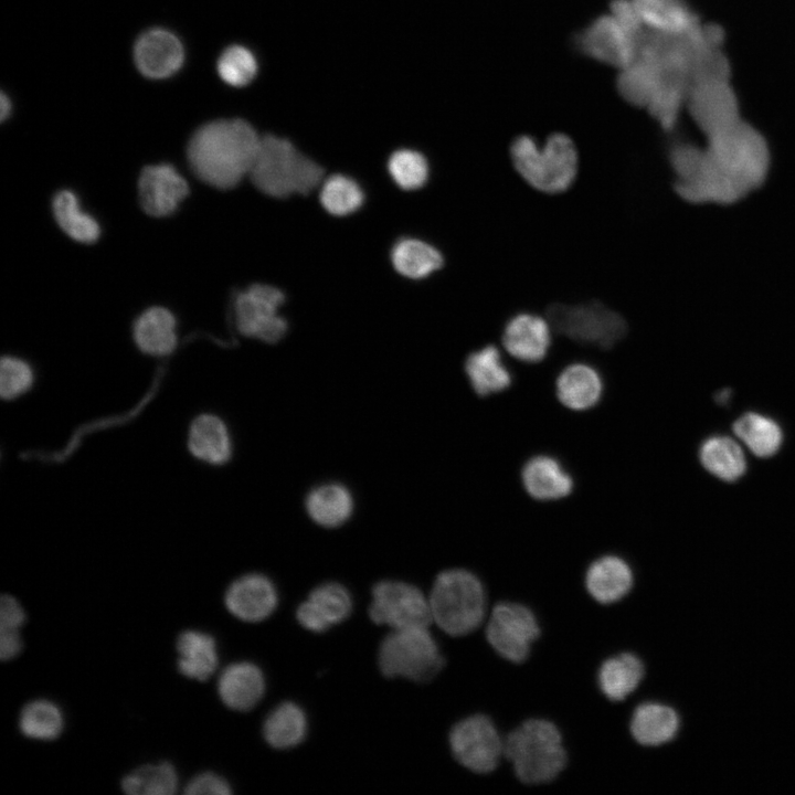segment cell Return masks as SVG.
I'll use <instances>...</instances> for the list:
<instances>
[{"label":"cell","instance_id":"c3c4849f","mask_svg":"<svg viewBox=\"0 0 795 795\" xmlns=\"http://www.w3.org/2000/svg\"><path fill=\"white\" fill-rule=\"evenodd\" d=\"M22 647L19 632L0 630V658L9 660L15 657Z\"/></svg>","mask_w":795,"mask_h":795},{"label":"cell","instance_id":"ee69618b","mask_svg":"<svg viewBox=\"0 0 795 795\" xmlns=\"http://www.w3.org/2000/svg\"><path fill=\"white\" fill-rule=\"evenodd\" d=\"M32 367L18 357L6 356L0 362V395L11 401L24 395L34 384Z\"/></svg>","mask_w":795,"mask_h":795},{"label":"cell","instance_id":"d6a6232c","mask_svg":"<svg viewBox=\"0 0 795 795\" xmlns=\"http://www.w3.org/2000/svg\"><path fill=\"white\" fill-rule=\"evenodd\" d=\"M307 733L304 710L292 701L274 708L263 724L265 741L274 749L286 750L299 744Z\"/></svg>","mask_w":795,"mask_h":795},{"label":"cell","instance_id":"7c38bea8","mask_svg":"<svg viewBox=\"0 0 795 795\" xmlns=\"http://www.w3.org/2000/svg\"><path fill=\"white\" fill-rule=\"evenodd\" d=\"M285 296L274 286L254 284L241 292L234 303L239 332L267 343L279 341L287 331V322L278 312Z\"/></svg>","mask_w":795,"mask_h":795},{"label":"cell","instance_id":"1f68e13d","mask_svg":"<svg viewBox=\"0 0 795 795\" xmlns=\"http://www.w3.org/2000/svg\"><path fill=\"white\" fill-rule=\"evenodd\" d=\"M690 78L681 74L660 73L658 86L646 109L665 130H671L686 108Z\"/></svg>","mask_w":795,"mask_h":795},{"label":"cell","instance_id":"7dc6e473","mask_svg":"<svg viewBox=\"0 0 795 795\" xmlns=\"http://www.w3.org/2000/svg\"><path fill=\"white\" fill-rule=\"evenodd\" d=\"M24 621L20 603L13 596L3 594L0 600V630L19 632Z\"/></svg>","mask_w":795,"mask_h":795},{"label":"cell","instance_id":"ab89813d","mask_svg":"<svg viewBox=\"0 0 795 795\" xmlns=\"http://www.w3.org/2000/svg\"><path fill=\"white\" fill-rule=\"evenodd\" d=\"M22 734L36 740H54L63 729V716L53 702L39 699L25 704L20 713Z\"/></svg>","mask_w":795,"mask_h":795},{"label":"cell","instance_id":"484cf974","mask_svg":"<svg viewBox=\"0 0 795 795\" xmlns=\"http://www.w3.org/2000/svg\"><path fill=\"white\" fill-rule=\"evenodd\" d=\"M645 30L683 35L701 21L686 0H633Z\"/></svg>","mask_w":795,"mask_h":795},{"label":"cell","instance_id":"7a4b0ae2","mask_svg":"<svg viewBox=\"0 0 795 795\" xmlns=\"http://www.w3.org/2000/svg\"><path fill=\"white\" fill-rule=\"evenodd\" d=\"M261 139L243 119L210 121L201 126L188 144L190 167L205 183L231 189L250 174Z\"/></svg>","mask_w":795,"mask_h":795},{"label":"cell","instance_id":"7bdbcfd3","mask_svg":"<svg viewBox=\"0 0 795 795\" xmlns=\"http://www.w3.org/2000/svg\"><path fill=\"white\" fill-rule=\"evenodd\" d=\"M389 172L395 183L404 190H415L424 186L428 177L425 157L410 149L395 151L389 159Z\"/></svg>","mask_w":795,"mask_h":795},{"label":"cell","instance_id":"83f0119b","mask_svg":"<svg viewBox=\"0 0 795 795\" xmlns=\"http://www.w3.org/2000/svg\"><path fill=\"white\" fill-rule=\"evenodd\" d=\"M465 373L476 394L488 396L505 391L512 377L497 347L485 346L468 354Z\"/></svg>","mask_w":795,"mask_h":795},{"label":"cell","instance_id":"f6af8a7d","mask_svg":"<svg viewBox=\"0 0 795 795\" xmlns=\"http://www.w3.org/2000/svg\"><path fill=\"white\" fill-rule=\"evenodd\" d=\"M628 33L639 39L645 26L633 0H611L608 12Z\"/></svg>","mask_w":795,"mask_h":795},{"label":"cell","instance_id":"681fc988","mask_svg":"<svg viewBox=\"0 0 795 795\" xmlns=\"http://www.w3.org/2000/svg\"><path fill=\"white\" fill-rule=\"evenodd\" d=\"M12 104L8 95H6L3 92L1 93L0 97V117L1 120H4L8 118L11 114Z\"/></svg>","mask_w":795,"mask_h":795},{"label":"cell","instance_id":"9c48e42d","mask_svg":"<svg viewBox=\"0 0 795 795\" xmlns=\"http://www.w3.org/2000/svg\"><path fill=\"white\" fill-rule=\"evenodd\" d=\"M447 742L454 761L473 774L489 775L504 762L505 734L487 713L462 717L451 727Z\"/></svg>","mask_w":795,"mask_h":795},{"label":"cell","instance_id":"7402d4cb","mask_svg":"<svg viewBox=\"0 0 795 795\" xmlns=\"http://www.w3.org/2000/svg\"><path fill=\"white\" fill-rule=\"evenodd\" d=\"M551 324L531 312L512 316L502 332L506 350L516 359L534 363L545 358L551 344Z\"/></svg>","mask_w":795,"mask_h":795},{"label":"cell","instance_id":"ba28073f","mask_svg":"<svg viewBox=\"0 0 795 795\" xmlns=\"http://www.w3.org/2000/svg\"><path fill=\"white\" fill-rule=\"evenodd\" d=\"M481 630L497 656L517 665L528 660L542 634L537 613L516 600L495 602Z\"/></svg>","mask_w":795,"mask_h":795},{"label":"cell","instance_id":"74e56055","mask_svg":"<svg viewBox=\"0 0 795 795\" xmlns=\"http://www.w3.org/2000/svg\"><path fill=\"white\" fill-rule=\"evenodd\" d=\"M53 211L57 224L71 239L82 243H93L98 239L97 222L80 209L73 192H59L53 200Z\"/></svg>","mask_w":795,"mask_h":795},{"label":"cell","instance_id":"8fae6325","mask_svg":"<svg viewBox=\"0 0 795 795\" xmlns=\"http://www.w3.org/2000/svg\"><path fill=\"white\" fill-rule=\"evenodd\" d=\"M369 616L377 625L392 629L430 626L432 615L428 597L413 584L385 580L372 587Z\"/></svg>","mask_w":795,"mask_h":795},{"label":"cell","instance_id":"d590c367","mask_svg":"<svg viewBox=\"0 0 795 795\" xmlns=\"http://www.w3.org/2000/svg\"><path fill=\"white\" fill-rule=\"evenodd\" d=\"M394 268L403 276L418 279L443 266V256L434 246L415 239L399 241L391 253Z\"/></svg>","mask_w":795,"mask_h":795},{"label":"cell","instance_id":"836d02e7","mask_svg":"<svg viewBox=\"0 0 795 795\" xmlns=\"http://www.w3.org/2000/svg\"><path fill=\"white\" fill-rule=\"evenodd\" d=\"M660 80L657 65L642 56H637L627 66L618 70L616 88L619 96L628 104L646 108Z\"/></svg>","mask_w":795,"mask_h":795},{"label":"cell","instance_id":"cb8c5ba5","mask_svg":"<svg viewBox=\"0 0 795 795\" xmlns=\"http://www.w3.org/2000/svg\"><path fill=\"white\" fill-rule=\"evenodd\" d=\"M265 678L262 670L248 661L229 665L218 680L222 702L236 711H248L262 699Z\"/></svg>","mask_w":795,"mask_h":795},{"label":"cell","instance_id":"4316f807","mask_svg":"<svg viewBox=\"0 0 795 795\" xmlns=\"http://www.w3.org/2000/svg\"><path fill=\"white\" fill-rule=\"evenodd\" d=\"M603 381L592 365L572 363L564 368L556 379V395L560 402L573 410L585 411L598 403Z\"/></svg>","mask_w":795,"mask_h":795},{"label":"cell","instance_id":"5bb4252c","mask_svg":"<svg viewBox=\"0 0 795 795\" xmlns=\"http://www.w3.org/2000/svg\"><path fill=\"white\" fill-rule=\"evenodd\" d=\"M575 46L585 56L621 70L637 57L638 39L606 13L594 18L576 34Z\"/></svg>","mask_w":795,"mask_h":795},{"label":"cell","instance_id":"ac0fdd59","mask_svg":"<svg viewBox=\"0 0 795 795\" xmlns=\"http://www.w3.org/2000/svg\"><path fill=\"white\" fill-rule=\"evenodd\" d=\"M352 611L349 591L336 582L316 586L296 610L300 626L312 633H322L343 622Z\"/></svg>","mask_w":795,"mask_h":795},{"label":"cell","instance_id":"277c9868","mask_svg":"<svg viewBox=\"0 0 795 795\" xmlns=\"http://www.w3.org/2000/svg\"><path fill=\"white\" fill-rule=\"evenodd\" d=\"M427 597L432 622L454 638L468 637L480 630L490 610L483 579L465 568L439 572Z\"/></svg>","mask_w":795,"mask_h":795},{"label":"cell","instance_id":"b9f144b4","mask_svg":"<svg viewBox=\"0 0 795 795\" xmlns=\"http://www.w3.org/2000/svg\"><path fill=\"white\" fill-rule=\"evenodd\" d=\"M219 76L226 84L241 87L256 75L257 62L254 54L242 45H231L220 55L216 63Z\"/></svg>","mask_w":795,"mask_h":795},{"label":"cell","instance_id":"e575fe53","mask_svg":"<svg viewBox=\"0 0 795 795\" xmlns=\"http://www.w3.org/2000/svg\"><path fill=\"white\" fill-rule=\"evenodd\" d=\"M703 467L725 481L739 479L746 469L741 447L728 436H712L706 439L699 452Z\"/></svg>","mask_w":795,"mask_h":795},{"label":"cell","instance_id":"8d00e7d4","mask_svg":"<svg viewBox=\"0 0 795 795\" xmlns=\"http://www.w3.org/2000/svg\"><path fill=\"white\" fill-rule=\"evenodd\" d=\"M735 435L759 457L775 454L783 441L782 430L772 418L759 413H745L733 424Z\"/></svg>","mask_w":795,"mask_h":795},{"label":"cell","instance_id":"44dd1931","mask_svg":"<svg viewBox=\"0 0 795 795\" xmlns=\"http://www.w3.org/2000/svg\"><path fill=\"white\" fill-rule=\"evenodd\" d=\"M680 728L677 711L662 702L644 700L635 703L628 718V732L643 749L662 746L675 739Z\"/></svg>","mask_w":795,"mask_h":795},{"label":"cell","instance_id":"5b68a950","mask_svg":"<svg viewBox=\"0 0 795 795\" xmlns=\"http://www.w3.org/2000/svg\"><path fill=\"white\" fill-rule=\"evenodd\" d=\"M248 176L264 194L284 199L310 193L324 181V169L290 141L267 135L261 139Z\"/></svg>","mask_w":795,"mask_h":795},{"label":"cell","instance_id":"8992f818","mask_svg":"<svg viewBox=\"0 0 795 795\" xmlns=\"http://www.w3.org/2000/svg\"><path fill=\"white\" fill-rule=\"evenodd\" d=\"M512 165L528 184L544 193H560L574 182L579 156L574 141L563 132L551 134L543 145L520 135L510 147Z\"/></svg>","mask_w":795,"mask_h":795},{"label":"cell","instance_id":"60d3db41","mask_svg":"<svg viewBox=\"0 0 795 795\" xmlns=\"http://www.w3.org/2000/svg\"><path fill=\"white\" fill-rule=\"evenodd\" d=\"M320 202L333 215L343 216L357 211L363 202L360 186L343 174H332L321 182Z\"/></svg>","mask_w":795,"mask_h":795},{"label":"cell","instance_id":"2e32d148","mask_svg":"<svg viewBox=\"0 0 795 795\" xmlns=\"http://www.w3.org/2000/svg\"><path fill=\"white\" fill-rule=\"evenodd\" d=\"M636 577L629 562L615 553L593 559L584 570L583 585L597 604L610 606L625 600L634 590Z\"/></svg>","mask_w":795,"mask_h":795},{"label":"cell","instance_id":"4fadbf2b","mask_svg":"<svg viewBox=\"0 0 795 795\" xmlns=\"http://www.w3.org/2000/svg\"><path fill=\"white\" fill-rule=\"evenodd\" d=\"M685 109L706 138L742 119L739 98L730 80L690 83Z\"/></svg>","mask_w":795,"mask_h":795},{"label":"cell","instance_id":"d6986e66","mask_svg":"<svg viewBox=\"0 0 795 795\" xmlns=\"http://www.w3.org/2000/svg\"><path fill=\"white\" fill-rule=\"evenodd\" d=\"M138 189L144 211L157 218L171 214L189 193L187 181L167 163L146 167Z\"/></svg>","mask_w":795,"mask_h":795},{"label":"cell","instance_id":"e0dca14e","mask_svg":"<svg viewBox=\"0 0 795 795\" xmlns=\"http://www.w3.org/2000/svg\"><path fill=\"white\" fill-rule=\"evenodd\" d=\"M224 603L236 618L256 623L275 611L278 595L275 585L266 575L250 573L231 583L225 592Z\"/></svg>","mask_w":795,"mask_h":795},{"label":"cell","instance_id":"6da1fadb","mask_svg":"<svg viewBox=\"0 0 795 795\" xmlns=\"http://www.w3.org/2000/svg\"><path fill=\"white\" fill-rule=\"evenodd\" d=\"M675 190L690 203L731 204L762 186L770 169L765 137L750 123L707 137L704 146L679 142L669 152Z\"/></svg>","mask_w":795,"mask_h":795},{"label":"cell","instance_id":"4dcf8cb0","mask_svg":"<svg viewBox=\"0 0 795 795\" xmlns=\"http://www.w3.org/2000/svg\"><path fill=\"white\" fill-rule=\"evenodd\" d=\"M350 490L338 483H328L312 488L306 497L305 507L312 521L326 528L344 523L353 511Z\"/></svg>","mask_w":795,"mask_h":795},{"label":"cell","instance_id":"f1b7e54d","mask_svg":"<svg viewBox=\"0 0 795 795\" xmlns=\"http://www.w3.org/2000/svg\"><path fill=\"white\" fill-rule=\"evenodd\" d=\"M134 340L146 354L163 357L171 353L177 346L173 315L162 307L147 309L135 321Z\"/></svg>","mask_w":795,"mask_h":795},{"label":"cell","instance_id":"52a82bcc","mask_svg":"<svg viewBox=\"0 0 795 795\" xmlns=\"http://www.w3.org/2000/svg\"><path fill=\"white\" fill-rule=\"evenodd\" d=\"M378 662L388 678L428 682L447 661L428 627L415 626L392 629L380 645Z\"/></svg>","mask_w":795,"mask_h":795},{"label":"cell","instance_id":"f35d334b","mask_svg":"<svg viewBox=\"0 0 795 795\" xmlns=\"http://www.w3.org/2000/svg\"><path fill=\"white\" fill-rule=\"evenodd\" d=\"M177 786L178 775L169 762L140 766L121 781L123 791L132 795H172Z\"/></svg>","mask_w":795,"mask_h":795},{"label":"cell","instance_id":"d4e9b609","mask_svg":"<svg viewBox=\"0 0 795 795\" xmlns=\"http://www.w3.org/2000/svg\"><path fill=\"white\" fill-rule=\"evenodd\" d=\"M521 479L527 492L537 500H558L573 489L571 475L549 455L531 457L522 468Z\"/></svg>","mask_w":795,"mask_h":795},{"label":"cell","instance_id":"603a6c76","mask_svg":"<svg viewBox=\"0 0 795 795\" xmlns=\"http://www.w3.org/2000/svg\"><path fill=\"white\" fill-rule=\"evenodd\" d=\"M187 448L191 456L201 463L211 466L224 465L233 452L229 426L216 414L197 415L188 427Z\"/></svg>","mask_w":795,"mask_h":795},{"label":"cell","instance_id":"3957f363","mask_svg":"<svg viewBox=\"0 0 795 795\" xmlns=\"http://www.w3.org/2000/svg\"><path fill=\"white\" fill-rule=\"evenodd\" d=\"M504 760L523 785L544 786L563 774L569 764V751L554 721L531 717L505 734Z\"/></svg>","mask_w":795,"mask_h":795},{"label":"cell","instance_id":"30bf717a","mask_svg":"<svg viewBox=\"0 0 795 795\" xmlns=\"http://www.w3.org/2000/svg\"><path fill=\"white\" fill-rule=\"evenodd\" d=\"M548 316L558 332L579 343L600 349L612 348L627 331L624 317L598 301L554 304L549 308Z\"/></svg>","mask_w":795,"mask_h":795},{"label":"cell","instance_id":"9a60e30c","mask_svg":"<svg viewBox=\"0 0 795 795\" xmlns=\"http://www.w3.org/2000/svg\"><path fill=\"white\" fill-rule=\"evenodd\" d=\"M186 51L180 39L170 30L152 28L139 35L134 45V61L138 71L151 80H165L180 71Z\"/></svg>","mask_w":795,"mask_h":795},{"label":"cell","instance_id":"ffe728a7","mask_svg":"<svg viewBox=\"0 0 795 795\" xmlns=\"http://www.w3.org/2000/svg\"><path fill=\"white\" fill-rule=\"evenodd\" d=\"M646 678V665L632 650H622L604 658L596 670V686L611 702L622 703L632 698Z\"/></svg>","mask_w":795,"mask_h":795},{"label":"cell","instance_id":"f546056e","mask_svg":"<svg viewBox=\"0 0 795 795\" xmlns=\"http://www.w3.org/2000/svg\"><path fill=\"white\" fill-rule=\"evenodd\" d=\"M177 650L178 669L188 678L205 681L218 667L216 644L206 633L182 632L177 639Z\"/></svg>","mask_w":795,"mask_h":795},{"label":"cell","instance_id":"bcb514c9","mask_svg":"<svg viewBox=\"0 0 795 795\" xmlns=\"http://www.w3.org/2000/svg\"><path fill=\"white\" fill-rule=\"evenodd\" d=\"M231 793L232 789L229 782L213 772H204L194 776L184 788V794L188 795H229Z\"/></svg>","mask_w":795,"mask_h":795}]
</instances>
